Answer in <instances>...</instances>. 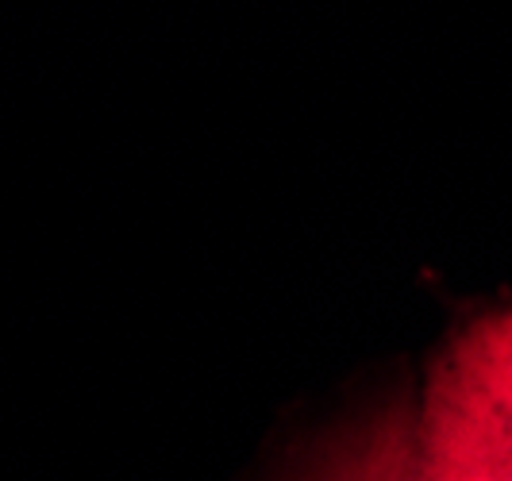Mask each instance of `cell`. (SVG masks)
Masks as SVG:
<instances>
[{"mask_svg": "<svg viewBox=\"0 0 512 481\" xmlns=\"http://www.w3.org/2000/svg\"><path fill=\"white\" fill-rule=\"evenodd\" d=\"M416 424L424 455L512 474V308L474 320L447 343Z\"/></svg>", "mask_w": 512, "mask_h": 481, "instance_id": "obj_1", "label": "cell"}, {"mask_svg": "<svg viewBox=\"0 0 512 481\" xmlns=\"http://www.w3.org/2000/svg\"><path fill=\"white\" fill-rule=\"evenodd\" d=\"M301 481H428L416 412L389 405L343 428L308 462Z\"/></svg>", "mask_w": 512, "mask_h": 481, "instance_id": "obj_2", "label": "cell"}, {"mask_svg": "<svg viewBox=\"0 0 512 481\" xmlns=\"http://www.w3.org/2000/svg\"><path fill=\"white\" fill-rule=\"evenodd\" d=\"M424 474H428V481H512V474L489 470V466L455 462V458H432V455H424Z\"/></svg>", "mask_w": 512, "mask_h": 481, "instance_id": "obj_3", "label": "cell"}]
</instances>
